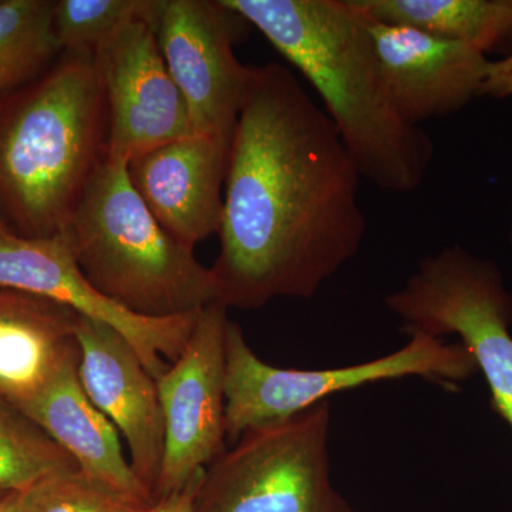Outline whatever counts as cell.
I'll list each match as a JSON object with an SVG mask.
<instances>
[{
  "label": "cell",
  "mask_w": 512,
  "mask_h": 512,
  "mask_svg": "<svg viewBox=\"0 0 512 512\" xmlns=\"http://www.w3.org/2000/svg\"><path fill=\"white\" fill-rule=\"evenodd\" d=\"M359 168L323 107L281 63L252 67L229 150L217 303L309 299L366 237Z\"/></svg>",
  "instance_id": "6da1fadb"
},
{
  "label": "cell",
  "mask_w": 512,
  "mask_h": 512,
  "mask_svg": "<svg viewBox=\"0 0 512 512\" xmlns=\"http://www.w3.org/2000/svg\"><path fill=\"white\" fill-rule=\"evenodd\" d=\"M312 84L359 168L380 190L423 184L434 143L394 109L365 23L349 0H224Z\"/></svg>",
  "instance_id": "7a4b0ae2"
},
{
  "label": "cell",
  "mask_w": 512,
  "mask_h": 512,
  "mask_svg": "<svg viewBox=\"0 0 512 512\" xmlns=\"http://www.w3.org/2000/svg\"><path fill=\"white\" fill-rule=\"evenodd\" d=\"M109 114L96 52H62L0 94V221L19 238L62 234L107 158Z\"/></svg>",
  "instance_id": "3957f363"
},
{
  "label": "cell",
  "mask_w": 512,
  "mask_h": 512,
  "mask_svg": "<svg viewBox=\"0 0 512 512\" xmlns=\"http://www.w3.org/2000/svg\"><path fill=\"white\" fill-rule=\"evenodd\" d=\"M107 157L66 235L77 265L104 296L144 318H173L217 303L211 269L171 237L128 177Z\"/></svg>",
  "instance_id": "277c9868"
},
{
  "label": "cell",
  "mask_w": 512,
  "mask_h": 512,
  "mask_svg": "<svg viewBox=\"0 0 512 512\" xmlns=\"http://www.w3.org/2000/svg\"><path fill=\"white\" fill-rule=\"evenodd\" d=\"M402 349L370 362L336 369H284L268 365L248 345L241 326L229 319L225 335V434L229 444L245 431L291 419L329 396L384 382L423 377L456 387L478 372L460 342L413 333Z\"/></svg>",
  "instance_id": "5b68a950"
},
{
  "label": "cell",
  "mask_w": 512,
  "mask_h": 512,
  "mask_svg": "<svg viewBox=\"0 0 512 512\" xmlns=\"http://www.w3.org/2000/svg\"><path fill=\"white\" fill-rule=\"evenodd\" d=\"M384 303L409 335L458 336L512 429V293L494 261L461 245L440 249Z\"/></svg>",
  "instance_id": "8992f818"
},
{
  "label": "cell",
  "mask_w": 512,
  "mask_h": 512,
  "mask_svg": "<svg viewBox=\"0 0 512 512\" xmlns=\"http://www.w3.org/2000/svg\"><path fill=\"white\" fill-rule=\"evenodd\" d=\"M322 402L245 431L205 468L194 512H355L330 476Z\"/></svg>",
  "instance_id": "52a82bcc"
},
{
  "label": "cell",
  "mask_w": 512,
  "mask_h": 512,
  "mask_svg": "<svg viewBox=\"0 0 512 512\" xmlns=\"http://www.w3.org/2000/svg\"><path fill=\"white\" fill-rule=\"evenodd\" d=\"M151 23L194 134L232 138L254 67L234 46L251 25L224 0H157Z\"/></svg>",
  "instance_id": "ba28073f"
},
{
  "label": "cell",
  "mask_w": 512,
  "mask_h": 512,
  "mask_svg": "<svg viewBox=\"0 0 512 512\" xmlns=\"http://www.w3.org/2000/svg\"><path fill=\"white\" fill-rule=\"evenodd\" d=\"M228 322V309L221 303L201 309L183 353L157 380L165 440L156 501L181 490L227 448L225 335Z\"/></svg>",
  "instance_id": "9c48e42d"
},
{
  "label": "cell",
  "mask_w": 512,
  "mask_h": 512,
  "mask_svg": "<svg viewBox=\"0 0 512 512\" xmlns=\"http://www.w3.org/2000/svg\"><path fill=\"white\" fill-rule=\"evenodd\" d=\"M0 288L52 299L83 318L110 326L130 343L156 380L183 353L200 313L154 319L121 308L83 274L64 231L49 238L0 237Z\"/></svg>",
  "instance_id": "30bf717a"
},
{
  "label": "cell",
  "mask_w": 512,
  "mask_h": 512,
  "mask_svg": "<svg viewBox=\"0 0 512 512\" xmlns=\"http://www.w3.org/2000/svg\"><path fill=\"white\" fill-rule=\"evenodd\" d=\"M96 62L109 114L107 157L128 163L194 134L151 20H133L113 33L96 50Z\"/></svg>",
  "instance_id": "8fae6325"
},
{
  "label": "cell",
  "mask_w": 512,
  "mask_h": 512,
  "mask_svg": "<svg viewBox=\"0 0 512 512\" xmlns=\"http://www.w3.org/2000/svg\"><path fill=\"white\" fill-rule=\"evenodd\" d=\"M359 15L394 109L410 126L453 116L481 96L490 64L483 53L412 26Z\"/></svg>",
  "instance_id": "7c38bea8"
},
{
  "label": "cell",
  "mask_w": 512,
  "mask_h": 512,
  "mask_svg": "<svg viewBox=\"0 0 512 512\" xmlns=\"http://www.w3.org/2000/svg\"><path fill=\"white\" fill-rule=\"evenodd\" d=\"M80 380L87 396L123 434L130 464L156 498L164 457V416L157 380L123 336L110 326L80 318Z\"/></svg>",
  "instance_id": "4fadbf2b"
},
{
  "label": "cell",
  "mask_w": 512,
  "mask_h": 512,
  "mask_svg": "<svg viewBox=\"0 0 512 512\" xmlns=\"http://www.w3.org/2000/svg\"><path fill=\"white\" fill-rule=\"evenodd\" d=\"M231 140L191 134L128 161V177L148 211L192 251L220 232Z\"/></svg>",
  "instance_id": "5bb4252c"
},
{
  "label": "cell",
  "mask_w": 512,
  "mask_h": 512,
  "mask_svg": "<svg viewBox=\"0 0 512 512\" xmlns=\"http://www.w3.org/2000/svg\"><path fill=\"white\" fill-rule=\"evenodd\" d=\"M79 366L80 348L64 357L35 393L13 404L67 451L83 474L151 507L156 498L124 457L116 427L87 396Z\"/></svg>",
  "instance_id": "9a60e30c"
},
{
  "label": "cell",
  "mask_w": 512,
  "mask_h": 512,
  "mask_svg": "<svg viewBox=\"0 0 512 512\" xmlns=\"http://www.w3.org/2000/svg\"><path fill=\"white\" fill-rule=\"evenodd\" d=\"M80 318L52 299L0 288V392L10 402L35 393L79 349Z\"/></svg>",
  "instance_id": "2e32d148"
},
{
  "label": "cell",
  "mask_w": 512,
  "mask_h": 512,
  "mask_svg": "<svg viewBox=\"0 0 512 512\" xmlns=\"http://www.w3.org/2000/svg\"><path fill=\"white\" fill-rule=\"evenodd\" d=\"M369 18L412 26L487 56L512 50V0H349Z\"/></svg>",
  "instance_id": "e0dca14e"
},
{
  "label": "cell",
  "mask_w": 512,
  "mask_h": 512,
  "mask_svg": "<svg viewBox=\"0 0 512 512\" xmlns=\"http://www.w3.org/2000/svg\"><path fill=\"white\" fill-rule=\"evenodd\" d=\"M52 0H0V87L32 82L60 55Z\"/></svg>",
  "instance_id": "ac0fdd59"
},
{
  "label": "cell",
  "mask_w": 512,
  "mask_h": 512,
  "mask_svg": "<svg viewBox=\"0 0 512 512\" xmlns=\"http://www.w3.org/2000/svg\"><path fill=\"white\" fill-rule=\"evenodd\" d=\"M39 424L0 392V488L26 491L47 477L79 471Z\"/></svg>",
  "instance_id": "d6986e66"
},
{
  "label": "cell",
  "mask_w": 512,
  "mask_h": 512,
  "mask_svg": "<svg viewBox=\"0 0 512 512\" xmlns=\"http://www.w3.org/2000/svg\"><path fill=\"white\" fill-rule=\"evenodd\" d=\"M157 0H57L53 33L60 53L97 49L137 19L153 20Z\"/></svg>",
  "instance_id": "ffe728a7"
},
{
  "label": "cell",
  "mask_w": 512,
  "mask_h": 512,
  "mask_svg": "<svg viewBox=\"0 0 512 512\" xmlns=\"http://www.w3.org/2000/svg\"><path fill=\"white\" fill-rule=\"evenodd\" d=\"M148 508L80 470L47 477L25 491L26 512H147Z\"/></svg>",
  "instance_id": "44dd1931"
},
{
  "label": "cell",
  "mask_w": 512,
  "mask_h": 512,
  "mask_svg": "<svg viewBox=\"0 0 512 512\" xmlns=\"http://www.w3.org/2000/svg\"><path fill=\"white\" fill-rule=\"evenodd\" d=\"M480 97L508 99L512 97V50L498 60H490Z\"/></svg>",
  "instance_id": "7402d4cb"
},
{
  "label": "cell",
  "mask_w": 512,
  "mask_h": 512,
  "mask_svg": "<svg viewBox=\"0 0 512 512\" xmlns=\"http://www.w3.org/2000/svg\"><path fill=\"white\" fill-rule=\"evenodd\" d=\"M204 476L205 470H201L181 490L165 495L163 498H158L156 503L148 508L147 512H194L195 500H197Z\"/></svg>",
  "instance_id": "603a6c76"
},
{
  "label": "cell",
  "mask_w": 512,
  "mask_h": 512,
  "mask_svg": "<svg viewBox=\"0 0 512 512\" xmlns=\"http://www.w3.org/2000/svg\"><path fill=\"white\" fill-rule=\"evenodd\" d=\"M0 512H26L25 491H9L0 500Z\"/></svg>",
  "instance_id": "cb8c5ba5"
},
{
  "label": "cell",
  "mask_w": 512,
  "mask_h": 512,
  "mask_svg": "<svg viewBox=\"0 0 512 512\" xmlns=\"http://www.w3.org/2000/svg\"><path fill=\"white\" fill-rule=\"evenodd\" d=\"M10 234L8 231V228L5 227V225L2 224V221H0V237H3V235Z\"/></svg>",
  "instance_id": "d4e9b609"
},
{
  "label": "cell",
  "mask_w": 512,
  "mask_h": 512,
  "mask_svg": "<svg viewBox=\"0 0 512 512\" xmlns=\"http://www.w3.org/2000/svg\"><path fill=\"white\" fill-rule=\"evenodd\" d=\"M8 493H9V491L2 490V488H0V500H2V498L5 497V495Z\"/></svg>",
  "instance_id": "484cf974"
},
{
  "label": "cell",
  "mask_w": 512,
  "mask_h": 512,
  "mask_svg": "<svg viewBox=\"0 0 512 512\" xmlns=\"http://www.w3.org/2000/svg\"><path fill=\"white\" fill-rule=\"evenodd\" d=\"M510 241H511V245H512V222H511V229H510Z\"/></svg>",
  "instance_id": "4316f807"
},
{
  "label": "cell",
  "mask_w": 512,
  "mask_h": 512,
  "mask_svg": "<svg viewBox=\"0 0 512 512\" xmlns=\"http://www.w3.org/2000/svg\"><path fill=\"white\" fill-rule=\"evenodd\" d=\"M2 93H3V90H2V87H0V94H2Z\"/></svg>",
  "instance_id": "83f0119b"
},
{
  "label": "cell",
  "mask_w": 512,
  "mask_h": 512,
  "mask_svg": "<svg viewBox=\"0 0 512 512\" xmlns=\"http://www.w3.org/2000/svg\"><path fill=\"white\" fill-rule=\"evenodd\" d=\"M355 512H357V511H355Z\"/></svg>",
  "instance_id": "f1b7e54d"
}]
</instances>
